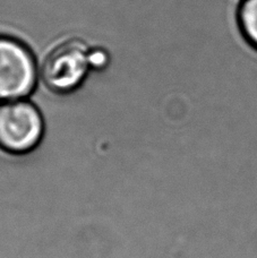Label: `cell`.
Masks as SVG:
<instances>
[{"label": "cell", "instance_id": "cell-3", "mask_svg": "<svg viewBox=\"0 0 257 258\" xmlns=\"http://www.w3.org/2000/svg\"><path fill=\"white\" fill-rule=\"evenodd\" d=\"M35 56L29 45L11 35H0V102L25 99L39 77Z\"/></svg>", "mask_w": 257, "mask_h": 258}, {"label": "cell", "instance_id": "cell-4", "mask_svg": "<svg viewBox=\"0 0 257 258\" xmlns=\"http://www.w3.org/2000/svg\"><path fill=\"white\" fill-rule=\"evenodd\" d=\"M237 24L242 38L257 51V0H240Z\"/></svg>", "mask_w": 257, "mask_h": 258}, {"label": "cell", "instance_id": "cell-1", "mask_svg": "<svg viewBox=\"0 0 257 258\" xmlns=\"http://www.w3.org/2000/svg\"><path fill=\"white\" fill-rule=\"evenodd\" d=\"M91 52L90 45L79 38L57 43L45 54L39 69L45 87L60 95L80 89L92 71Z\"/></svg>", "mask_w": 257, "mask_h": 258}, {"label": "cell", "instance_id": "cell-2", "mask_svg": "<svg viewBox=\"0 0 257 258\" xmlns=\"http://www.w3.org/2000/svg\"><path fill=\"white\" fill-rule=\"evenodd\" d=\"M45 123L42 113L30 100L0 102V150L14 155L34 151L42 142Z\"/></svg>", "mask_w": 257, "mask_h": 258}, {"label": "cell", "instance_id": "cell-5", "mask_svg": "<svg viewBox=\"0 0 257 258\" xmlns=\"http://www.w3.org/2000/svg\"><path fill=\"white\" fill-rule=\"evenodd\" d=\"M91 62L92 71H101V69L107 68L110 63L109 52L103 48H92Z\"/></svg>", "mask_w": 257, "mask_h": 258}]
</instances>
